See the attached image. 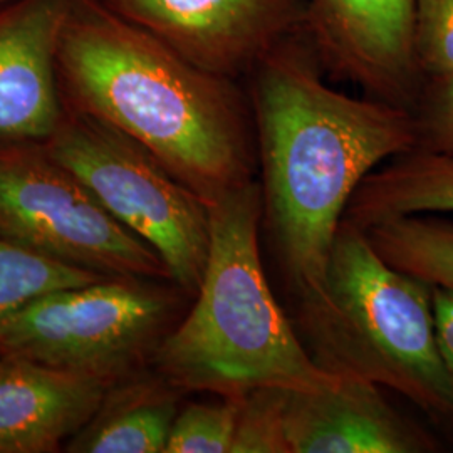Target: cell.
<instances>
[{
    "label": "cell",
    "mask_w": 453,
    "mask_h": 453,
    "mask_svg": "<svg viewBox=\"0 0 453 453\" xmlns=\"http://www.w3.org/2000/svg\"><path fill=\"white\" fill-rule=\"evenodd\" d=\"M264 217L296 299L318 291L334 235L361 181L415 150L410 110L353 97L324 81L306 33L247 74Z\"/></svg>",
    "instance_id": "cell-1"
},
{
    "label": "cell",
    "mask_w": 453,
    "mask_h": 453,
    "mask_svg": "<svg viewBox=\"0 0 453 453\" xmlns=\"http://www.w3.org/2000/svg\"><path fill=\"white\" fill-rule=\"evenodd\" d=\"M58 74L65 104L143 146L209 205L256 180L247 88L195 65L103 2H73Z\"/></svg>",
    "instance_id": "cell-2"
},
{
    "label": "cell",
    "mask_w": 453,
    "mask_h": 453,
    "mask_svg": "<svg viewBox=\"0 0 453 453\" xmlns=\"http://www.w3.org/2000/svg\"><path fill=\"white\" fill-rule=\"evenodd\" d=\"M262 217L257 180L211 203V250L194 306L151 361L183 393L242 398L257 388L318 391L340 383L275 299L260 256Z\"/></svg>",
    "instance_id": "cell-3"
},
{
    "label": "cell",
    "mask_w": 453,
    "mask_h": 453,
    "mask_svg": "<svg viewBox=\"0 0 453 453\" xmlns=\"http://www.w3.org/2000/svg\"><path fill=\"white\" fill-rule=\"evenodd\" d=\"M296 301L297 331L321 368L393 389L453 425L434 288L383 259L365 228L341 220L319 289Z\"/></svg>",
    "instance_id": "cell-4"
},
{
    "label": "cell",
    "mask_w": 453,
    "mask_h": 453,
    "mask_svg": "<svg viewBox=\"0 0 453 453\" xmlns=\"http://www.w3.org/2000/svg\"><path fill=\"white\" fill-rule=\"evenodd\" d=\"M188 297L172 280L133 275L46 292L0 323V355L111 387L153 361Z\"/></svg>",
    "instance_id": "cell-5"
},
{
    "label": "cell",
    "mask_w": 453,
    "mask_h": 453,
    "mask_svg": "<svg viewBox=\"0 0 453 453\" xmlns=\"http://www.w3.org/2000/svg\"><path fill=\"white\" fill-rule=\"evenodd\" d=\"M44 145L119 224L158 252L172 280L194 299L211 250V205L143 146L65 103Z\"/></svg>",
    "instance_id": "cell-6"
},
{
    "label": "cell",
    "mask_w": 453,
    "mask_h": 453,
    "mask_svg": "<svg viewBox=\"0 0 453 453\" xmlns=\"http://www.w3.org/2000/svg\"><path fill=\"white\" fill-rule=\"evenodd\" d=\"M0 237L99 274L172 280L158 252L119 224L44 143L0 142Z\"/></svg>",
    "instance_id": "cell-7"
},
{
    "label": "cell",
    "mask_w": 453,
    "mask_h": 453,
    "mask_svg": "<svg viewBox=\"0 0 453 453\" xmlns=\"http://www.w3.org/2000/svg\"><path fill=\"white\" fill-rule=\"evenodd\" d=\"M195 65L241 81L306 33L309 0H99Z\"/></svg>",
    "instance_id": "cell-8"
},
{
    "label": "cell",
    "mask_w": 453,
    "mask_h": 453,
    "mask_svg": "<svg viewBox=\"0 0 453 453\" xmlns=\"http://www.w3.org/2000/svg\"><path fill=\"white\" fill-rule=\"evenodd\" d=\"M413 17L415 0H309L306 35L324 71L411 111L425 82Z\"/></svg>",
    "instance_id": "cell-9"
},
{
    "label": "cell",
    "mask_w": 453,
    "mask_h": 453,
    "mask_svg": "<svg viewBox=\"0 0 453 453\" xmlns=\"http://www.w3.org/2000/svg\"><path fill=\"white\" fill-rule=\"evenodd\" d=\"M74 0H11L0 5V142L44 143L65 101L58 52Z\"/></svg>",
    "instance_id": "cell-10"
},
{
    "label": "cell",
    "mask_w": 453,
    "mask_h": 453,
    "mask_svg": "<svg viewBox=\"0 0 453 453\" xmlns=\"http://www.w3.org/2000/svg\"><path fill=\"white\" fill-rule=\"evenodd\" d=\"M289 453H432L440 443L389 405L381 387L342 378L333 388L289 389Z\"/></svg>",
    "instance_id": "cell-11"
},
{
    "label": "cell",
    "mask_w": 453,
    "mask_h": 453,
    "mask_svg": "<svg viewBox=\"0 0 453 453\" xmlns=\"http://www.w3.org/2000/svg\"><path fill=\"white\" fill-rule=\"evenodd\" d=\"M110 385L0 355V453H50L93 417Z\"/></svg>",
    "instance_id": "cell-12"
},
{
    "label": "cell",
    "mask_w": 453,
    "mask_h": 453,
    "mask_svg": "<svg viewBox=\"0 0 453 453\" xmlns=\"http://www.w3.org/2000/svg\"><path fill=\"white\" fill-rule=\"evenodd\" d=\"M181 389L160 372H134L106 389L93 417L67 440L69 453H165Z\"/></svg>",
    "instance_id": "cell-13"
},
{
    "label": "cell",
    "mask_w": 453,
    "mask_h": 453,
    "mask_svg": "<svg viewBox=\"0 0 453 453\" xmlns=\"http://www.w3.org/2000/svg\"><path fill=\"white\" fill-rule=\"evenodd\" d=\"M418 213L453 215V153L410 150L361 181L344 219L361 228Z\"/></svg>",
    "instance_id": "cell-14"
},
{
    "label": "cell",
    "mask_w": 453,
    "mask_h": 453,
    "mask_svg": "<svg viewBox=\"0 0 453 453\" xmlns=\"http://www.w3.org/2000/svg\"><path fill=\"white\" fill-rule=\"evenodd\" d=\"M365 230L378 254L393 267L432 288L453 289V215H406Z\"/></svg>",
    "instance_id": "cell-15"
},
{
    "label": "cell",
    "mask_w": 453,
    "mask_h": 453,
    "mask_svg": "<svg viewBox=\"0 0 453 453\" xmlns=\"http://www.w3.org/2000/svg\"><path fill=\"white\" fill-rule=\"evenodd\" d=\"M108 277L50 259L0 237V323L37 296Z\"/></svg>",
    "instance_id": "cell-16"
},
{
    "label": "cell",
    "mask_w": 453,
    "mask_h": 453,
    "mask_svg": "<svg viewBox=\"0 0 453 453\" xmlns=\"http://www.w3.org/2000/svg\"><path fill=\"white\" fill-rule=\"evenodd\" d=\"M241 398L220 396L215 403H188L180 408L165 453H230Z\"/></svg>",
    "instance_id": "cell-17"
},
{
    "label": "cell",
    "mask_w": 453,
    "mask_h": 453,
    "mask_svg": "<svg viewBox=\"0 0 453 453\" xmlns=\"http://www.w3.org/2000/svg\"><path fill=\"white\" fill-rule=\"evenodd\" d=\"M288 388H257L241 398L230 453H289L286 438Z\"/></svg>",
    "instance_id": "cell-18"
},
{
    "label": "cell",
    "mask_w": 453,
    "mask_h": 453,
    "mask_svg": "<svg viewBox=\"0 0 453 453\" xmlns=\"http://www.w3.org/2000/svg\"><path fill=\"white\" fill-rule=\"evenodd\" d=\"M413 48L425 80L453 74V0H415Z\"/></svg>",
    "instance_id": "cell-19"
},
{
    "label": "cell",
    "mask_w": 453,
    "mask_h": 453,
    "mask_svg": "<svg viewBox=\"0 0 453 453\" xmlns=\"http://www.w3.org/2000/svg\"><path fill=\"white\" fill-rule=\"evenodd\" d=\"M411 114L417 150L453 153V74L425 80Z\"/></svg>",
    "instance_id": "cell-20"
},
{
    "label": "cell",
    "mask_w": 453,
    "mask_h": 453,
    "mask_svg": "<svg viewBox=\"0 0 453 453\" xmlns=\"http://www.w3.org/2000/svg\"><path fill=\"white\" fill-rule=\"evenodd\" d=\"M434 306L438 349L453 393V289L434 288Z\"/></svg>",
    "instance_id": "cell-21"
},
{
    "label": "cell",
    "mask_w": 453,
    "mask_h": 453,
    "mask_svg": "<svg viewBox=\"0 0 453 453\" xmlns=\"http://www.w3.org/2000/svg\"><path fill=\"white\" fill-rule=\"evenodd\" d=\"M7 2H11V0H0V5H4V4H7Z\"/></svg>",
    "instance_id": "cell-22"
}]
</instances>
